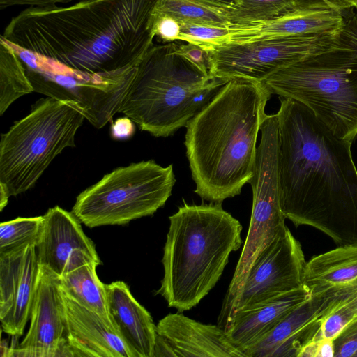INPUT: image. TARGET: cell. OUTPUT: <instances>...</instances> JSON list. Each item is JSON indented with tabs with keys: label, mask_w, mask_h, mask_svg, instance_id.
I'll use <instances>...</instances> for the list:
<instances>
[{
	"label": "cell",
	"mask_w": 357,
	"mask_h": 357,
	"mask_svg": "<svg viewBox=\"0 0 357 357\" xmlns=\"http://www.w3.org/2000/svg\"><path fill=\"white\" fill-rule=\"evenodd\" d=\"M333 357H356L357 354V316L333 339Z\"/></svg>",
	"instance_id": "30"
},
{
	"label": "cell",
	"mask_w": 357,
	"mask_h": 357,
	"mask_svg": "<svg viewBox=\"0 0 357 357\" xmlns=\"http://www.w3.org/2000/svg\"><path fill=\"white\" fill-rule=\"evenodd\" d=\"M356 297L357 293L354 292L310 296L259 342L245 350V357H298L306 345L320 336L324 320Z\"/></svg>",
	"instance_id": "14"
},
{
	"label": "cell",
	"mask_w": 357,
	"mask_h": 357,
	"mask_svg": "<svg viewBox=\"0 0 357 357\" xmlns=\"http://www.w3.org/2000/svg\"><path fill=\"white\" fill-rule=\"evenodd\" d=\"M156 333L175 357H245L219 325L205 324L181 312L168 314L156 324Z\"/></svg>",
	"instance_id": "19"
},
{
	"label": "cell",
	"mask_w": 357,
	"mask_h": 357,
	"mask_svg": "<svg viewBox=\"0 0 357 357\" xmlns=\"http://www.w3.org/2000/svg\"><path fill=\"white\" fill-rule=\"evenodd\" d=\"M132 121L128 117L121 118L112 124L111 134L113 137L122 139L130 137L135 132Z\"/></svg>",
	"instance_id": "34"
},
{
	"label": "cell",
	"mask_w": 357,
	"mask_h": 357,
	"mask_svg": "<svg viewBox=\"0 0 357 357\" xmlns=\"http://www.w3.org/2000/svg\"><path fill=\"white\" fill-rule=\"evenodd\" d=\"M43 216L17 218L0 225V253L37 242Z\"/></svg>",
	"instance_id": "27"
},
{
	"label": "cell",
	"mask_w": 357,
	"mask_h": 357,
	"mask_svg": "<svg viewBox=\"0 0 357 357\" xmlns=\"http://www.w3.org/2000/svg\"><path fill=\"white\" fill-rule=\"evenodd\" d=\"M301 1L325 6L341 13L344 10L357 8V0H301Z\"/></svg>",
	"instance_id": "35"
},
{
	"label": "cell",
	"mask_w": 357,
	"mask_h": 357,
	"mask_svg": "<svg viewBox=\"0 0 357 357\" xmlns=\"http://www.w3.org/2000/svg\"><path fill=\"white\" fill-rule=\"evenodd\" d=\"M29 319L22 342L6 356H70L60 278L40 266Z\"/></svg>",
	"instance_id": "13"
},
{
	"label": "cell",
	"mask_w": 357,
	"mask_h": 357,
	"mask_svg": "<svg viewBox=\"0 0 357 357\" xmlns=\"http://www.w3.org/2000/svg\"><path fill=\"white\" fill-rule=\"evenodd\" d=\"M34 91L13 47L0 38V115L22 96Z\"/></svg>",
	"instance_id": "24"
},
{
	"label": "cell",
	"mask_w": 357,
	"mask_h": 357,
	"mask_svg": "<svg viewBox=\"0 0 357 357\" xmlns=\"http://www.w3.org/2000/svg\"><path fill=\"white\" fill-rule=\"evenodd\" d=\"M310 298V291L303 285L299 289L237 311L225 330L231 342L243 353Z\"/></svg>",
	"instance_id": "21"
},
{
	"label": "cell",
	"mask_w": 357,
	"mask_h": 357,
	"mask_svg": "<svg viewBox=\"0 0 357 357\" xmlns=\"http://www.w3.org/2000/svg\"><path fill=\"white\" fill-rule=\"evenodd\" d=\"M260 132L261 140L257 147L253 174L249 182L252 190L250 221L218 319V325L223 328L251 266L287 227L278 185V125L275 121H266L262 123Z\"/></svg>",
	"instance_id": "9"
},
{
	"label": "cell",
	"mask_w": 357,
	"mask_h": 357,
	"mask_svg": "<svg viewBox=\"0 0 357 357\" xmlns=\"http://www.w3.org/2000/svg\"><path fill=\"white\" fill-rule=\"evenodd\" d=\"M306 263L301 243L286 227L251 266L225 329L237 311L302 287Z\"/></svg>",
	"instance_id": "12"
},
{
	"label": "cell",
	"mask_w": 357,
	"mask_h": 357,
	"mask_svg": "<svg viewBox=\"0 0 357 357\" xmlns=\"http://www.w3.org/2000/svg\"><path fill=\"white\" fill-rule=\"evenodd\" d=\"M74 0H0V9L3 10L9 6L28 5L30 6H49L57 3H67ZM79 1L85 0H78Z\"/></svg>",
	"instance_id": "33"
},
{
	"label": "cell",
	"mask_w": 357,
	"mask_h": 357,
	"mask_svg": "<svg viewBox=\"0 0 357 357\" xmlns=\"http://www.w3.org/2000/svg\"><path fill=\"white\" fill-rule=\"evenodd\" d=\"M280 205L296 227L320 230L339 245H357V169L352 142L336 136L303 104L280 97Z\"/></svg>",
	"instance_id": "1"
},
{
	"label": "cell",
	"mask_w": 357,
	"mask_h": 357,
	"mask_svg": "<svg viewBox=\"0 0 357 357\" xmlns=\"http://www.w3.org/2000/svg\"><path fill=\"white\" fill-rule=\"evenodd\" d=\"M229 34L227 27L180 24L178 40L197 45L208 52L215 46L225 43Z\"/></svg>",
	"instance_id": "28"
},
{
	"label": "cell",
	"mask_w": 357,
	"mask_h": 357,
	"mask_svg": "<svg viewBox=\"0 0 357 357\" xmlns=\"http://www.w3.org/2000/svg\"><path fill=\"white\" fill-rule=\"evenodd\" d=\"M154 33L163 43H172L178 38L180 24L171 17L154 16Z\"/></svg>",
	"instance_id": "32"
},
{
	"label": "cell",
	"mask_w": 357,
	"mask_h": 357,
	"mask_svg": "<svg viewBox=\"0 0 357 357\" xmlns=\"http://www.w3.org/2000/svg\"><path fill=\"white\" fill-rule=\"evenodd\" d=\"M98 266L96 263H88L63 275L60 278L61 288L79 305L112 322L108 312L105 284L96 273Z\"/></svg>",
	"instance_id": "23"
},
{
	"label": "cell",
	"mask_w": 357,
	"mask_h": 357,
	"mask_svg": "<svg viewBox=\"0 0 357 357\" xmlns=\"http://www.w3.org/2000/svg\"><path fill=\"white\" fill-rule=\"evenodd\" d=\"M62 295L70 356L134 357L112 322Z\"/></svg>",
	"instance_id": "18"
},
{
	"label": "cell",
	"mask_w": 357,
	"mask_h": 357,
	"mask_svg": "<svg viewBox=\"0 0 357 357\" xmlns=\"http://www.w3.org/2000/svg\"><path fill=\"white\" fill-rule=\"evenodd\" d=\"M303 285L310 296L357 292V245H339L313 257L306 263Z\"/></svg>",
	"instance_id": "22"
},
{
	"label": "cell",
	"mask_w": 357,
	"mask_h": 357,
	"mask_svg": "<svg viewBox=\"0 0 357 357\" xmlns=\"http://www.w3.org/2000/svg\"><path fill=\"white\" fill-rule=\"evenodd\" d=\"M85 116L71 100L47 97L16 121L0 141V210L10 196L34 186L51 162L65 148L75 147V136Z\"/></svg>",
	"instance_id": "7"
},
{
	"label": "cell",
	"mask_w": 357,
	"mask_h": 357,
	"mask_svg": "<svg viewBox=\"0 0 357 357\" xmlns=\"http://www.w3.org/2000/svg\"><path fill=\"white\" fill-rule=\"evenodd\" d=\"M110 318L134 357H153L156 325L123 281L105 284Z\"/></svg>",
	"instance_id": "20"
},
{
	"label": "cell",
	"mask_w": 357,
	"mask_h": 357,
	"mask_svg": "<svg viewBox=\"0 0 357 357\" xmlns=\"http://www.w3.org/2000/svg\"><path fill=\"white\" fill-rule=\"evenodd\" d=\"M356 357H357V354H356Z\"/></svg>",
	"instance_id": "38"
},
{
	"label": "cell",
	"mask_w": 357,
	"mask_h": 357,
	"mask_svg": "<svg viewBox=\"0 0 357 357\" xmlns=\"http://www.w3.org/2000/svg\"><path fill=\"white\" fill-rule=\"evenodd\" d=\"M356 316L357 297L340 306L324 320L320 337L333 339Z\"/></svg>",
	"instance_id": "29"
},
{
	"label": "cell",
	"mask_w": 357,
	"mask_h": 357,
	"mask_svg": "<svg viewBox=\"0 0 357 357\" xmlns=\"http://www.w3.org/2000/svg\"><path fill=\"white\" fill-rule=\"evenodd\" d=\"M36 252L39 266L59 278L88 263L101 264L81 222L72 212L58 206L43 215Z\"/></svg>",
	"instance_id": "15"
},
{
	"label": "cell",
	"mask_w": 357,
	"mask_h": 357,
	"mask_svg": "<svg viewBox=\"0 0 357 357\" xmlns=\"http://www.w3.org/2000/svg\"><path fill=\"white\" fill-rule=\"evenodd\" d=\"M172 165L154 160L120 167L82 192L72 213L88 227L122 225L153 215L172 195Z\"/></svg>",
	"instance_id": "8"
},
{
	"label": "cell",
	"mask_w": 357,
	"mask_h": 357,
	"mask_svg": "<svg viewBox=\"0 0 357 357\" xmlns=\"http://www.w3.org/2000/svg\"><path fill=\"white\" fill-rule=\"evenodd\" d=\"M271 95L261 82L230 79L187 124L186 156L202 200L222 204L251 180Z\"/></svg>",
	"instance_id": "3"
},
{
	"label": "cell",
	"mask_w": 357,
	"mask_h": 357,
	"mask_svg": "<svg viewBox=\"0 0 357 357\" xmlns=\"http://www.w3.org/2000/svg\"><path fill=\"white\" fill-rule=\"evenodd\" d=\"M177 47L165 43L148 50L119 110L156 137L171 136L186 127L229 81L204 73Z\"/></svg>",
	"instance_id": "5"
},
{
	"label": "cell",
	"mask_w": 357,
	"mask_h": 357,
	"mask_svg": "<svg viewBox=\"0 0 357 357\" xmlns=\"http://www.w3.org/2000/svg\"><path fill=\"white\" fill-rule=\"evenodd\" d=\"M169 219L164 275L157 294L182 312L196 306L215 287L229 255L241 245L242 226L219 203L184 202Z\"/></svg>",
	"instance_id": "4"
},
{
	"label": "cell",
	"mask_w": 357,
	"mask_h": 357,
	"mask_svg": "<svg viewBox=\"0 0 357 357\" xmlns=\"http://www.w3.org/2000/svg\"><path fill=\"white\" fill-rule=\"evenodd\" d=\"M332 45L283 67L261 83L309 108L336 136L357 137V8Z\"/></svg>",
	"instance_id": "6"
},
{
	"label": "cell",
	"mask_w": 357,
	"mask_h": 357,
	"mask_svg": "<svg viewBox=\"0 0 357 357\" xmlns=\"http://www.w3.org/2000/svg\"><path fill=\"white\" fill-rule=\"evenodd\" d=\"M192 3L225 14L231 9L235 0H185Z\"/></svg>",
	"instance_id": "36"
},
{
	"label": "cell",
	"mask_w": 357,
	"mask_h": 357,
	"mask_svg": "<svg viewBox=\"0 0 357 357\" xmlns=\"http://www.w3.org/2000/svg\"><path fill=\"white\" fill-rule=\"evenodd\" d=\"M178 52L199 69L210 74V63L208 52L201 47L192 43L178 44Z\"/></svg>",
	"instance_id": "31"
},
{
	"label": "cell",
	"mask_w": 357,
	"mask_h": 357,
	"mask_svg": "<svg viewBox=\"0 0 357 357\" xmlns=\"http://www.w3.org/2000/svg\"><path fill=\"white\" fill-rule=\"evenodd\" d=\"M301 3V0H235L224 15L229 26L252 24L287 14Z\"/></svg>",
	"instance_id": "25"
},
{
	"label": "cell",
	"mask_w": 357,
	"mask_h": 357,
	"mask_svg": "<svg viewBox=\"0 0 357 357\" xmlns=\"http://www.w3.org/2000/svg\"><path fill=\"white\" fill-rule=\"evenodd\" d=\"M154 16L171 17L179 24L229 27L223 14L185 0H160Z\"/></svg>",
	"instance_id": "26"
},
{
	"label": "cell",
	"mask_w": 357,
	"mask_h": 357,
	"mask_svg": "<svg viewBox=\"0 0 357 357\" xmlns=\"http://www.w3.org/2000/svg\"><path fill=\"white\" fill-rule=\"evenodd\" d=\"M160 0H85L68 6H30L1 38L73 70L110 74L135 68L153 45Z\"/></svg>",
	"instance_id": "2"
},
{
	"label": "cell",
	"mask_w": 357,
	"mask_h": 357,
	"mask_svg": "<svg viewBox=\"0 0 357 357\" xmlns=\"http://www.w3.org/2000/svg\"><path fill=\"white\" fill-rule=\"evenodd\" d=\"M38 271L36 242L0 253V321L4 333L16 337L23 334Z\"/></svg>",
	"instance_id": "16"
},
{
	"label": "cell",
	"mask_w": 357,
	"mask_h": 357,
	"mask_svg": "<svg viewBox=\"0 0 357 357\" xmlns=\"http://www.w3.org/2000/svg\"><path fill=\"white\" fill-rule=\"evenodd\" d=\"M12 46L35 92L76 102L86 119L97 128H102L119 112L136 71L137 66L110 74L83 73Z\"/></svg>",
	"instance_id": "10"
},
{
	"label": "cell",
	"mask_w": 357,
	"mask_h": 357,
	"mask_svg": "<svg viewBox=\"0 0 357 357\" xmlns=\"http://www.w3.org/2000/svg\"><path fill=\"white\" fill-rule=\"evenodd\" d=\"M340 32L217 45L208 52L210 74L261 82L278 70L329 48Z\"/></svg>",
	"instance_id": "11"
},
{
	"label": "cell",
	"mask_w": 357,
	"mask_h": 357,
	"mask_svg": "<svg viewBox=\"0 0 357 357\" xmlns=\"http://www.w3.org/2000/svg\"><path fill=\"white\" fill-rule=\"evenodd\" d=\"M333 339L319 337L317 357H333Z\"/></svg>",
	"instance_id": "37"
},
{
	"label": "cell",
	"mask_w": 357,
	"mask_h": 357,
	"mask_svg": "<svg viewBox=\"0 0 357 357\" xmlns=\"http://www.w3.org/2000/svg\"><path fill=\"white\" fill-rule=\"evenodd\" d=\"M344 23L342 13L325 6L302 2L294 10L275 19L228 27L229 34L224 44L339 32Z\"/></svg>",
	"instance_id": "17"
}]
</instances>
